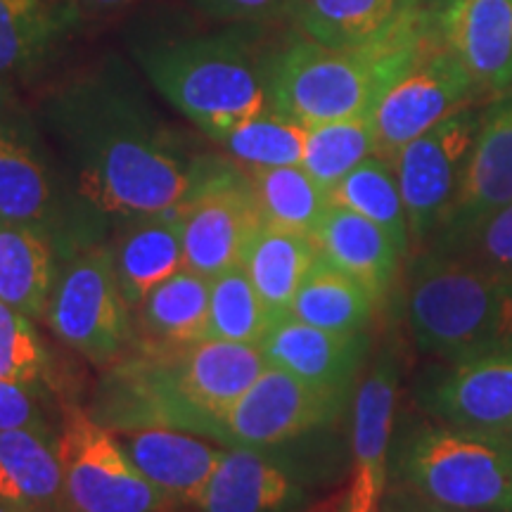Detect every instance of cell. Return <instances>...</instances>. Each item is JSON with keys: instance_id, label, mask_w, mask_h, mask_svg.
I'll return each instance as SVG.
<instances>
[{"instance_id": "5b68a950", "label": "cell", "mask_w": 512, "mask_h": 512, "mask_svg": "<svg viewBox=\"0 0 512 512\" xmlns=\"http://www.w3.org/2000/svg\"><path fill=\"white\" fill-rule=\"evenodd\" d=\"M389 484L463 512H512V439L427 418L396 420Z\"/></svg>"}, {"instance_id": "ac0fdd59", "label": "cell", "mask_w": 512, "mask_h": 512, "mask_svg": "<svg viewBox=\"0 0 512 512\" xmlns=\"http://www.w3.org/2000/svg\"><path fill=\"white\" fill-rule=\"evenodd\" d=\"M309 479L271 448L233 446L223 453L204 491L200 512H294L306 505Z\"/></svg>"}, {"instance_id": "f1b7e54d", "label": "cell", "mask_w": 512, "mask_h": 512, "mask_svg": "<svg viewBox=\"0 0 512 512\" xmlns=\"http://www.w3.org/2000/svg\"><path fill=\"white\" fill-rule=\"evenodd\" d=\"M330 202L354 209L377 223L399 247V252L406 256V261L411 259L413 245L406 204H403L394 164L389 159L373 155L363 164H358L349 176H344L330 190Z\"/></svg>"}, {"instance_id": "60d3db41", "label": "cell", "mask_w": 512, "mask_h": 512, "mask_svg": "<svg viewBox=\"0 0 512 512\" xmlns=\"http://www.w3.org/2000/svg\"><path fill=\"white\" fill-rule=\"evenodd\" d=\"M81 10L86 12H110L117 8H124V5L133 3V0H76Z\"/></svg>"}, {"instance_id": "3957f363", "label": "cell", "mask_w": 512, "mask_h": 512, "mask_svg": "<svg viewBox=\"0 0 512 512\" xmlns=\"http://www.w3.org/2000/svg\"><path fill=\"white\" fill-rule=\"evenodd\" d=\"M406 328L430 361L512 354V271L415 252L406 264Z\"/></svg>"}, {"instance_id": "9a60e30c", "label": "cell", "mask_w": 512, "mask_h": 512, "mask_svg": "<svg viewBox=\"0 0 512 512\" xmlns=\"http://www.w3.org/2000/svg\"><path fill=\"white\" fill-rule=\"evenodd\" d=\"M512 204V93L484 105L460 188L437 233L422 249H448ZM420 249V252H422Z\"/></svg>"}, {"instance_id": "1f68e13d", "label": "cell", "mask_w": 512, "mask_h": 512, "mask_svg": "<svg viewBox=\"0 0 512 512\" xmlns=\"http://www.w3.org/2000/svg\"><path fill=\"white\" fill-rule=\"evenodd\" d=\"M373 155H377L373 117L325 121L309 126L302 166L313 181L330 192L344 176H349L358 164Z\"/></svg>"}, {"instance_id": "277c9868", "label": "cell", "mask_w": 512, "mask_h": 512, "mask_svg": "<svg viewBox=\"0 0 512 512\" xmlns=\"http://www.w3.org/2000/svg\"><path fill=\"white\" fill-rule=\"evenodd\" d=\"M437 15L413 34L363 50H337L311 38L290 41L266 60L268 102L304 126L370 117L439 29Z\"/></svg>"}, {"instance_id": "4fadbf2b", "label": "cell", "mask_w": 512, "mask_h": 512, "mask_svg": "<svg viewBox=\"0 0 512 512\" xmlns=\"http://www.w3.org/2000/svg\"><path fill=\"white\" fill-rule=\"evenodd\" d=\"M401 349L394 335L370 356L351 401L349 512H382L389 489V456L401 392Z\"/></svg>"}, {"instance_id": "8fae6325", "label": "cell", "mask_w": 512, "mask_h": 512, "mask_svg": "<svg viewBox=\"0 0 512 512\" xmlns=\"http://www.w3.org/2000/svg\"><path fill=\"white\" fill-rule=\"evenodd\" d=\"M482 114L484 105L470 102L401 147L392 159L406 204L413 254L432 240L456 197L475 147Z\"/></svg>"}, {"instance_id": "f546056e", "label": "cell", "mask_w": 512, "mask_h": 512, "mask_svg": "<svg viewBox=\"0 0 512 512\" xmlns=\"http://www.w3.org/2000/svg\"><path fill=\"white\" fill-rule=\"evenodd\" d=\"M55 214L48 169L27 145L0 131V223L41 230Z\"/></svg>"}, {"instance_id": "8d00e7d4", "label": "cell", "mask_w": 512, "mask_h": 512, "mask_svg": "<svg viewBox=\"0 0 512 512\" xmlns=\"http://www.w3.org/2000/svg\"><path fill=\"white\" fill-rule=\"evenodd\" d=\"M36 387L38 384L0 380V432L50 427Z\"/></svg>"}, {"instance_id": "83f0119b", "label": "cell", "mask_w": 512, "mask_h": 512, "mask_svg": "<svg viewBox=\"0 0 512 512\" xmlns=\"http://www.w3.org/2000/svg\"><path fill=\"white\" fill-rule=\"evenodd\" d=\"M245 171L264 223L313 235L332 202L330 192L302 164L245 166Z\"/></svg>"}, {"instance_id": "6da1fadb", "label": "cell", "mask_w": 512, "mask_h": 512, "mask_svg": "<svg viewBox=\"0 0 512 512\" xmlns=\"http://www.w3.org/2000/svg\"><path fill=\"white\" fill-rule=\"evenodd\" d=\"M48 117L67 145L81 195L119 219L164 214L190 190V169L143 98L110 72L55 95Z\"/></svg>"}, {"instance_id": "2e32d148", "label": "cell", "mask_w": 512, "mask_h": 512, "mask_svg": "<svg viewBox=\"0 0 512 512\" xmlns=\"http://www.w3.org/2000/svg\"><path fill=\"white\" fill-rule=\"evenodd\" d=\"M259 349L268 366L342 394H356L373 356L370 332H332L283 316L271 325Z\"/></svg>"}, {"instance_id": "e0dca14e", "label": "cell", "mask_w": 512, "mask_h": 512, "mask_svg": "<svg viewBox=\"0 0 512 512\" xmlns=\"http://www.w3.org/2000/svg\"><path fill=\"white\" fill-rule=\"evenodd\" d=\"M299 34L337 50L384 46L425 27L439 12L420 0H290Z\"/></svg>"}, {"instance_id": "ee69618b", "label": "cell", "mask_w": 512, "mask_h": 512, "mask_svg": "<svg viewBox=\"0 0 512 512\" xmlns=\"http://www.w3.org/2000/svg\"><path fill=\"white\" fill-rule=\"evenodd\" d=\"M0 131H3V128H0Z\"/></svg>"}, {"instance_id": "52a82bcc", "label": "cell", "mask_w": 512, "mask_h": 512, "mask_svg": "<svg viewBox=\"0 0 512 512\" xmlns=\"http://www.w3.org/2000/svg\"><path fill=\"white\" fill-rule=\"evenodd\" d=\"M174 211L185 268L207 278L242 266L249 242L264 226L247 171L228 159L192 164L190 190Z\"/></svg>"}, {"instance_id": "836d02e7", "label": "cell", "mask_w": 512, "mask_h": 512, "mask_svg": "<svg viewBox=\"0 0 512 512\" xmlns=\"http://www.w3.org/2000/svg\"><path fill=\"white\" fill-rule=\"evenodd\" d=\"M309 126L299 124L273 107L230 128L216 143L245 166H292L302 164Z\"/></svg>"}, {"instance_id": "8992f818", "label": "cell", "mask_w": 512, "mask_h": 512, "mask_svg": "<svg viewBox=\"0 0 512 512\" xmlns=\"http://www.w3.org/2000/svg\"><path fill=\"white\" fill-rule=\"evenodd\" d=\"M138 62L157 93L211 140L271 107L266 60L240 34L159 43L138 50Z\"/></svg>"}, {"instance_id": "ba28073f", "label": "cell", "mask_w": 512, "mask_h": 512, "mask_svg": "<svg viewBox=\"0 0 512 512\" xmlns=\"http://www.w3.org/2000/svg\"><path fill=\"white\" fill-rule=\"evenodd\" d=\"M46 323L67 347L100 368L124 354L133 342L131 306L110 249H83L57 273Z\"/></svg>"}, {"instance_id": "cb8c5ba5", "label": "cell", "mask_w": 512, "mask_h": 512, "mask_svg": "<svg viewBox=\"0 0 512 512\" xmlns=\"http://www.w3.org/2000/svg\"><path fill=\"white\" fill-rule=\"evenodd\" d=\"M318 256L313 235L268 223L249 242L242 268L275 320L290 316L294 297Z\"/></svg>"}, {"instance_id": "4dcf8cb0", "label": "cell", "mask_w": 512, "mask_h": 512, "mask_svg": "<svg viewBox=\"0 0 512 512\" xmlns=\"http://www.w3.org/2000/svg\"><path fill=\"white\" fill-rule=\"evenodd\" d=\"M57 19L46 0H0V88L46 60Z\"/></svg>"}, {"instance_id": "4316f807", "label": "cell", "mask_w": 512, "mask_h": 512, "mask_svg": "<svg viewBox=\"0 0 512 512\" xmlns=\"http://www.w3.org/2000/svg\"><path fill=\"white\" fill-rule=\"evenodd\" d=\"M380 304L361 283L318 256L294 297L290 316L332 332H370Z\"/></svg>"}, {"instance_id": "d590c367", "label": "cell", "mask_w": 512, "mask_h": 512, "mask_svg": "<svg viewBox=\"0 0 512 512\" xmlns=\"http://www.w3.org/2000/svg\"><path fill=\"white\" fill-rule=\"evenodd\" d=\"M434 252V249H427ZM463 264L494 268V271H512V204L482 223L475 233L467 235L458 245L434 252Z\"/></svg>"}, {"instance_id": "484cf974", "label": "cell", "mask_w": 512, "mask_h": 512, "mask_svg": "<svg viewBox=\"0 0 512 512\" xmlns=\"http://www.w3.org/2000/svg\"><path fill=\"white\" fill-rule=\"evenodd\" d=\"M209 302L211 278L183 268L133 309L138 337L166 344L200 342L207 335Z\"/></svg>"}, {"instance_id": "d6a6232c", "label": "cell", "mask_w": 512, "mask_h": 512, "mask_svg": "<svg viewBox=\"0 0 512 512\" xmlns=\"http://www.w3.org/2000/svg\"><path fill=\"white\" fill-rule=\"evenodd\" d=\"M273 323L275 318L261 302L245 268H230L211 278L209 323L204 339H226L259 347Z\"/></svg>"}, {"instance_id": "b9f144b4", "label": "cell", "mask_w": 512, "mask_h": 512, "mask_svg": "<svg viewBox=\"0 0 512 512\" xmlns=\"http://www.w3.org/2000/svg\"><path fill=\"white\" fill-rule=\"evenodd\" d=\"M420 3L425 5V8H430V10L439 12V15H441V12H444V10L448 8V5L453 3V0H420Z\"/></svg>"}, {"instance_id": "7bdbcfd3", "label": "cell", "mask_w": 512, "mask_h": 512, "mask_svg": "<svg viewBox=\"0 0 512 512\" xmlns=\"http://www.w3.org/2000/svg\"><path fill=\"white\" fill-rule=\"evenodd\" d=\"M0 512H19V510H15V508H12V505L0 501Z\"/></svg>"}, {"instance_id": "7c38bea8", "label": "cell", "mask_w": 512, "mask_h": 512, "mask_svg": "<svg viewBox=\"0 0 512 512\" xmlns=\"http://www.w3.org/2000/svg\"><path fill=\"white\" fill-rule=\"evenodd\" d=\"M354 394L332 392L266 366L223 418V444L278 448L342 422Z\"/></svg>"}, {"instance_id": "7a4b0ae2", "label": "cell", "mask_w": 512, "mask_h": 512, "mask_svg": "<svg viewBox=\"0 0 512 512\" xmlns=\"http://www.w3.org/2000/svg\"><path fill=\"white\" fill-rule=\"evenodd\" d=\"M266 366L264 351L254 344L138 337L107 366L88 413L112 432L164 427L223 441V418Z\"/></svg>"}, {"instance_id": "f35d334b", "label": "cell", "mask_w": 512, "mask_h": 512, "mask_svg": "<svg viewBox=\"0 0 512 512\" xmlns=\"http://www.w3.org/2000/svg\"><path fill=\"white\" fill-rule=\"evenodd\" d=\"M382 512H463V510H451L444 505H437L427 498L415 494V491L406 489L401 484H389L387 494L382 501Z\"/></svg>"}, {"instance_id": "5bb4252c", "label": "cell", "mask_w": 512, "mask_h": 512, "mask_svg": "<svg viewBox=\"0 0 512 512\" xmlns=\"http://www.w3.org/2000/svg\"><path fill=\"white\" fill-rule=\"evenodd\" d=\"M427 418L512 439V354L477 361H430L411 382Z\"/></svg>"}, {"instance_id": "ffe728a7", "label": "cell", "mask_w": 512, "mask_h": 512, "mask_svg": "<svg viewBox=\"0 0 512 512\" xmlns=\"http://www.w3.org/2000/svg\"><path fill=\"white\" fill-rule=\"evenodd\" d=\"M441 34L482 93L512 88V0H453L441 12Z\"/></svg>"}, {"instance_id": "9c48e42d", "label": "cell", "mask_w": 512, "mask_h": 512, "mask_svg": "<svg viewBox=\"0 0 512 512\" xmlns=\"http://www.w3.org/2000/svg\"><path fill=\"white\" fill-rule=\"evenodd\" d=\"M60 458L69 512H176L128 458L117 434L88 411L64 413Z\"/></svg>"}, {"instance_id": "603a6c76", "label": "cell", "mask_w": 512, "mask_h": 512, "mask_svg": "<svg viewBox=\"0 0 512 512\" xmlns=\"http://www.w3.org/2000/svg\"><path fill=\"white\" fill-rule=\"evenodd\" d=\"M114 271L131 311L155 287L185 268L183 235L176 211L131 219L114 247Z\"/></svg>"}, {"instance_id": "44dd1931", "label": "cell", "mask_w": 512, "mask_h": 512, "mask_svg": "<svg viewBox=\"0 0 512 512\" xmlns=\"http://www.w3.org/2000/svg\"><path fill=\"white\" fill-rule=\"evenodd\" d=\"M313 240L320 256L366 287L380 309L392 297L403 266L408 264L377 223L342 204H330L313 230Z\"/></svg>"}, {"instance_id": "74e56055", "label": "cell", "mask_w": 512, "mask_h": 512, "mask_svg": "<svg viewBox=\"0 0 512 512\" xmlns=\"http://www.w3.org/2000/svg\"><path fill=\"white\" fill-rule=\"evenodd\" d=\"M202 12L235 22H264L278 15H287L290 0H192Z\"/></svg>"}, {"instance_id": "ab89813d", "label": "cell", "mask_w": 512, "mask_h": 512, "mask_svg": "<svg viewBox=\"0 0 512 512\" xmlns=\"http://www.w3.org/2000/svg\"><path fill=\"white\" fill-rule=\"evenodd\" d=\"M294 512H349V498H347V486H339L337 491H332L320 501L306 503Z\"/></svg>"}, {"instance_id": "e575fe53", "label": "cell", "mask_w": 512, "mask_h": 512, "mask_svg": "<svg viewBox=\"0 0 512 512\" xmlns=\"http://www.w3.org/2000/svg\"><path fill=\"white\" fill-rule=\"evenodd\" d=\"M48 370V351L34 320L0 302V380L38 384Z\"/></svg>"}, {"instance_id": "d4e9b609", "label": "cell", "mask_w": 512, "mask_h": 512, "mask_svg": "<svg viewBox=\"0 0 512 512\" xmlns=\"http://www.w3.org/2000/svg\"><path fill=\"white\" fill-rule=\"evenodd\" d=\"M57 273L46 233L0 223V302L31 320H46Z\"/></svg>"}, {"instance_id": "30bf717a", "label": "cell", "mask_w": 512, "mask_h": 512, "mask_svg": "<svg viewBox=\"0 0 512 512\" xmlns=\"http://www.w3.org/2000/svg\"><path fill=\"white\" fill-rule=\"evenodd\" d=\"M479 95H484L482 88L448 48L439 17V29L370 114L377 155L392 162L401 147L451 117L460 107L477 102Z\"/></svg>"}, {"instance_id": "d6986e66", "label": "cell", "mask_w": 512, "mask_h": 512, "mask_svg": "<svg viewBox=\"0 0 512 512\" xmlns=\"http://www.w3.org/2000/svg\"><path fill=\"white\" fill-rule=\"evenodd\" d=\"M128 458L176 508L200 505L226 448L211 446L190 432L147 427L114 432Z\"/></svg>"}, {"instance_id": "7402d4cb", "label": "cell", "mask_w": 512, "mask_h": 512, "mask_svg": "<svg viewBox=\"0 0 512 512\" xmlns=\"http://www.w3.org/2000/svg\"><path fill=\"white\" fill-rule=\"evenodd\" d=\"M0 501L19 512H69L60 434L50 427L0 432Z\"/></svg>"}]
</instances>
